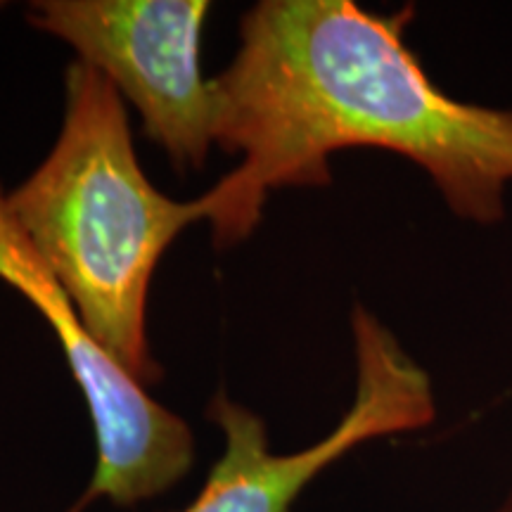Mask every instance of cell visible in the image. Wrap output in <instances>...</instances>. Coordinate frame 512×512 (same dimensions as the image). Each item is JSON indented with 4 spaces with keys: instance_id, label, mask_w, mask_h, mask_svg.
Instances as JSON below:
<instances>
[{
    "instance_id": "3957f363",
    "label": "cell",
    "mask_w": 512,
    "mask_h": 512,
    "mask_svg": "<svg viewBox=\"0 0 512 512\" xmlns=\"http://www.w3.org/2000/svg\"><path fill=\"white\" fill-rule=\"evenodd\" d=\"M356 392L328 437L297 453H273L266 422L226 392L211 399L207 418L223 434V453L207 484L181 512H290L299 494L366 441L415 432L437 420L432 377L366 306L351 313Z\"/></svg>"
},
{
    "instance_id": "5b68a950",
    "label": "cell",
    "mask_w": 512,
    "mask_h": 512,
    "mask_svg": "<svg viewBox=\"0 0 512 512\" xmlns=\"http://www.w3.org/2000/svg\"><path fill=\"white\" fill-rule=\"evenodd\" d=\"M0 278L48 320L91 411L98 465L86 494L67 512H83L98 498L133 508L181 482L195 460L188 422L152 399L145 384L128 375L83 328L67 292L10 214L3 188Z\"/></svg>"
},
{
    "instance_id": "277c9868",
    "label": "cell",
    "mask_w": 512,
    "mask_h": 512,
    "mask_svg": "<svg viewBox=\"0 0 512 512\" xmlns=\"http://www.w3.org/2000/svg\"><path fill=\"white\" fill-rule=\"evenodd\" d=\"M204 0H41L29 22L76 48L143 117L178 171L200 169L214 140V83L200 50Z\"/></svg>"
},
{
    "instance_id": "7a4b0ae2",
    "label": "cell",
    "mask_w": 512,
    "mask_h": 512,
    "mask_svg": "<svg viewBox=\"0 0 512 512\" xmlns=\"http://www.w3.org/2000/svg\"><path fill=\"white\" fill-rule=\"evenodd\" d=\"M57 143L8 195L27 235L83 328L140 384L162 370L147 344V294L176 235L202 221L200 202L159 192L140 169L124 98L91 64L67 67Z\"/></svg>"
},
{
    "instance_id": "6da1fadb",
    "label": "cell",
    "mask_w": 512,
    "mask_h": 512,
    "mask_svg": "<svg viewBox=\"0 0 512 512\" xmlns=\"http://www.w3.org/2000/svg\"><path fill=\"white\" fill-rule=\"evenodd\" d=\"M413 8L264 0L216 79L214 140L242 162L197 197L216 247L247 240L268 195L332 181L330 157L375 147L418 164L463 221L494 226L512 183V110L460 102L408 48Z\"/></svg>"
},
{
    "instance_id": "8992f818",
    "label": "cell",
    "mask_w": 512,
    "mask_h": 512,
    "mask_svg": "<svg viewBox=\"0 0 512 512\" xmlns=\"http://www.w3.org/2000/svg\"><path fill=\"white\" fill-rule=\"evenodd\" d=\"M496 512H512V494L505 498V503L501 505V508H498Z\"/></svg>"
}]
</instances>
